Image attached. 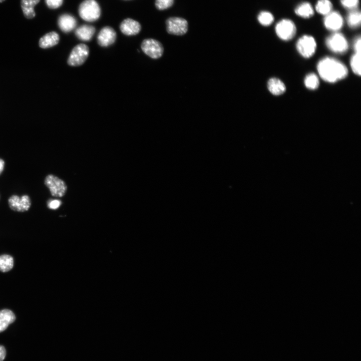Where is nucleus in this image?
I'll return each mask as SVG.
<instances>
[{"label":"nucleus","mask_w":361,"mask_h":361,"mask_svg":"<svg viewBox=\"0 0 361 361\" xmlns=\"http://www.w3.org/2000/svg\"><path fill=\"white\" fill-rule=\"evenodd\" d=\"M6 356V350L5 347L0 345V361H3Z\"/></svg>","instance_id":"32"},{"label":"nucleus","mask_w":361,"mask_h":361,"mask_svg":"<svg viewBox=\"0 0 361 361\" xmlns=\"http://www.w3.org/2000/svg\"><path fill=\"white\" fill-rule=\"evenodd\" d=\"M78 14L83 20L93 22L100 18L101 8L95 0H84L79 6Z\"/></svg>","instance_id":"2"},{"label":"nucleus","mask_w":361,"mask_h":361,"mask_svg":"<svg viewBox=\"0 0 361 361\" xmlns=\"http://www.w3.org/2000/svg\"><path fill=\"white\" fill-rule=\"evenodd\" d=\"M10 208L16 212H25L29 210L31 206V200L28 195H24L21 197L12 195L8 199Z\"/></svg>","instance_id":"10"},{"label":"nucleus","mask_w":361,"mask_h":361,"mask_svg":"<svg viewBox=\"0 0 361 361\" xmlns=\"http://www.w3.org/2000/svg\"><path fill=\"white\" fill-rule=\"evenodd\" d=\"M317 69L321 77L330 83H335L345 78L348 73L344 64L331 57L321 60L318 64Z\"/></svg>","instance_id":"1"},{"label":"nucleus","mask_w":361,"mask_h":361,"mask_svg":"<svg viewBox=\"0 0 361 361\" xmlns=\"http://www.w3.org/2000/svg\"><path fill=\"white\" fill-rule=\"evenodd\" d=\"M324 24L328 30L338 32L344 25V19L341 14L338 11H332L325 16Z\"/></svg>","instance_id":"11"},{"label":"nucleus","mask_w":361,"mask_h":361,"mask_svg":"<svg viewBox=\"0 0 361 361\" xmlns=\"http://www.w3.org/2000/svg\"><path fill=\"white\" fill-rule=\"evenodd\" d=\"M361 37L359 36L355 39V41L354 43V48L355 53H361Z\"/></svg>","instance_id":"31"},{"label":"nucleus","mask_w":361,"mask_h":361,"mask_svg":"<svg viewBox=\"0 0 361 361\" xmlns=\"http://www.w3.org/2000/svg\"><path fill=\"white\" fill-rule=\"evenodd\" d=\"M327 47L332 52L338 54L345 53L349 45L346 37L342 33L334 32L326 40Z\"/></svg>","instance_id":"3"},{"label":"nucleus","mask_w":361,"mask_h":361,"mask_svg":"<svg viewBox=\"0 0 361 361\" xmlns=\"http://www.w3.org/2000/svg\"><path fill=\"white\" fill-rule=\"evenodd\" d=\"M275 30L278 36L284 41L292 39L297 33L295 24L288 19H284L279 21L276 26Z\"/></svg>","instance_id":"6"},{"label":"nucleus","mask_w":361,"mask_h":361,"mask_svg":"<svg viewBox=\"0 0 361 361\" xmlns=\"http://www.w3.org/2000/svg\"><path fill=\"white\" fill-rule=\"evenodd\" d=\"M44 184L53 197H62L66 193L67 186L65 182L57 176L52 174L47 175L44 180Z\"/></svg>","instance_id":"4"},{"label":"nucleus","mask_w":361,"mask_h":361,"mask_svg":"<svg viewBox=\"0 0 361 361\" xmlns=\"http://www.w3.org/2000/svg\"><path fill=\"white\" fill-rule=\"evenodd\" d=\"M15 320V315L11 310L4 309L0 311V333L5 331Z\"/></svg>","instance_id":"18"},{"label":"nucleus","mask_w":361,"mask_h":361,"mask_svg":"<svg viewBox=\"0 0 361 361\" xmlns=\"http://www.w3.org/2000/svg\"><path fill=\"white\" fill-rule=\"evenodd\" d=\"M295 13L303 18H310L314 15V10L311 3L307 2L300 4L295 10Z\"/></svg>","instance_id":"20"},{"label":"nucleus","mask_w":361,"mask_h":361,"mask_svg":"<svg viewBox=\"0 0 361 361\" xmlns=\"http://www.w3.org/2000/svg\"><path fill=\"white\" fill-rule=\"evenodd\" d=\"M351 67L356 74L360 76L361 71V53H355L350 61Z\"/></svg>","instance_id":"26"},{"label":"nucleus","mask_w":361,"mask_h":361,"mask_svg":"<svg viewBox=\"0 0 361 361\" xmlns=\"http://www.w3.org/2000/svg\"><path fill=\"white\" fill-rule=\"evenodd\" d=\"M120 30L126 36H134L138 34L141 31L140 23L131 18L125 19L120 24Z\"/></svg>","instance_id":"14"},{"label":"nucleus","mask_w":361,"mask_h":361,"mask_svg":"<svg viewBox=\"0 0 361 361\" xmlns=\"http://www.w3.org/2000/svg\"><path fill=\"white\" fill-rule=\"evenodd\" d=\"M59 40V34L56 32L52 31L42 37L39 40V45L42 48H49L57 45Z\"/></svg>","instance_id":"17"},{"label":"nucleus","mask_w":361,"mask_h":361,"mask_svg":"<svg viewBox=\"0 0 361 361\" xmlns=\"http://www.w3.org/2000/svg\"><path fill=\"white\" fill-rule=\"evenodd\" d=\"M40 0H21L20 4L23 14L28 19H33L36 16L34 7Z\"/></svg>","instance_id":"15"},{"label":"nucleus","mask_w":361,"mask_h":361,"mask_svg":"<svg viewBox=\"0 0 361 361\" xmlns=\"http://www.w3.org/2000/svg\"><path fill=\"white\" fill-rule=\"evenodd\" d=\"M166 29L170 34L181 36L185 34L188 30V23L186 20L179 17H171L166 22Z\"/></svg>","instance_id":"8"},{"label":"nucleus","mask_w":361,"mask_h":361,"mask_svg":"<svg viewBox=\"0 0 361 361\" xmlns=\"http://www.w3.org/2000/svg\"><path fill=\"white\" fill-rule=\"evenodd\" d=\"M14 266L13 258L9 255L0 256V272L6 273L11 271Z\"/></svg>","instance_id":"23"},{"label":"nucleus","mask_w":361,"mask_h":361,"mask_svg":"<svg viewBox=\"0 0 361 361\" xmlns=\"http://www.w3.org/2000/svg\"><path fill=\"white\" fill-rule=\"evenodd\" d=\"M61 203L59 200H49L47 202V207L50 209L56 210L60 207Z\"/></svg>","instance_id":"30"},{"label":"nucleus","mask_w":361,"mask_h":361,"mask_svg":"<svg viewBox=\"0 0 361 361\" xmlns=\"http://www.w3.org/2000/svg\"><path fill=\"white\" fill-rule=\"evenodd\" d=\"M5 1H6V0H0V3H3Z\"/></svg>","instance_id":"34"},{"label":"nucleus","mask_w":361,"mask_h":361,"mask_svg":"<svg viewBox=\"0 0 361 361\" xmlns=\"http://www.w3.org/2000/svg\"><path fill=\"white\" fill-rule=\"evenodd\" d=\"M333 6L330 0H319L316 10L319 14L326 16L333 11Z\"/></svg>","instance_id":"22"},{"label":"nucleus","mask_w":361,"mask_h":361,"mask_svg":"<svg viewBox=\"0 0 361 361\" xmlns=\"http://www.w3.org/2000/svg\"><path fill=\"white\" fill-rule=\"evenodd\" d=\"M317 43L312 36L304 35L297 43V49L299 53L305 58L312 57L316 52Z\"/></svg>","instance_id":"7"},{"label":"nucleus","mask_w":361,"mask_h":361,"mask_svg":"<svg viewBox=\"0 0 361 361\" xmlns=\"http://www.w3.org/2000/svg\"><path fill=\"white\" fill-rule=\"evenodd\" d=\"M95 33V27L89 25H82L77 28L75 31L76 37L83 41H90Z\"/></svg>","instance_id":"16"},{"label":"nucleus","mask_w":361,"mask_h":361,"mask_svg":"<svg viewBox=\"0 0 361 361\" xmlns=\"http://www.w3.org/2000/svg\"><path fill=\"white\" fill-rule=\"evenodd\" d=\"M4 168L5 161L3 159L0 158V175H1L3 173L4 170Z\"/></svg>","instance_id":"33"},{"label":"nucleus","mask_w":361,"mask_h":361,"mask_svg":"<svg viewBox=\"0 0 361 361\" xmlns=\"http://www.w3.org/2000/svg\"><path fill=\"white\" fill-rule=\"evenodd\" d=\"M57 23L59 28L63 32L68 33L75 29L77 20L71 14H63L59 17Z\"/></svg>","instance_id":"13"},{"label":"nucleus","mask_w":361,"mask_h":361,"mask_svg":"<svg viewBox=\"0 0 361 361\" xmlns=\"http://www.w3.org/2000/svg\"><path fill=\"white\" fill-rule=\"evenodd\" d=\"M269 91L275 95H280L285 92L286 87L285 83L277 78L270 79L268 83Z\"/></svg>","instance_id":"19"},{"label":"nucleus","mask_w":361,"mask_h":361,"mask_svg":"<svg viewBox=\"0 0 361 361\" xmlns=\"http://www.w3.org/2000/svg\"><path fill=\"white\" fill-rule=\"evenodd\" d=\"M174 2V0H156L155 6L159 10H164L171 7Z\"/></svg>","instance_id":"28"},{"label":"nucleus","mask_w":361,"mask_h":361,"mask_svg":"<svg viewBox=\"0 0 361 361\" xmlns=\"http://www.w3.org/2000/svg\"><path fill=\"white\" fill-rule=\"evenodd\" d=\"M142 51L153 59L161 57L164 53V47L158 40L153 39H145L141 44Z\"/></svg>","instance_id":"9"},{"label":"nucleus","mask_w":361,"mask_h":361,"mask_svg":"<svg viewBox=\"0 0 361 361\" xmlns=\"http://www.w3.org/2000/svg\"><path fill=\"white\" fill-rule=\"evenodd\" d=\"M342 6L350 11L357 9L359 5V0H340Z\"/></svg>","instance_id":"27"},{"label":"nucleus","mask_w":361,"mask_h":361,"mask_svg":"<svg viewBox=\"0 0 361 361\" xmlns=\"http://www.w3.org/2000/svg\"><path fill=\"white\" fill-rule=\"evenodd\" d=\"M348 26L352 29L358 28L361 25V14L358 9L351 10L347 17Z\"/></svg>","instance_id":"21"},{"label":"nucleus","mask_w":361,"mask_h":361,"mask_svg":"<svg viewBox=\"0 0 361 361\" xmlns=\"http://www.w3.org/2000/svg\"><path fill=\"white\" fill-rule=\"evenodd\" d=\"M116 33L109 26L102 28L97 35V43L101 47H106L114 43L116 39Z\"/></svg>","instance_id":"12"},{"label":"nucleus","mask_w":361,"mask_h":361,"mask_svg":"<svg viewBox=\"0 0 361 361\" xmlns=\"http://www.w3.org/2000/svg\"><path fill=\"white\" fill-rule=\"evenodd\" d=\"M305 84L306 87L309 89H316L319 85L318 77L314 73L308 74L305 78Z\"/></svg>","instance_id":"25"},{"label":"nucleus","mask_w":361,"mask_h":361,"mask_svg":"<svg viewBox=\"0 0 361 361\" xmlns=\"http://www.w3.org/2000/svg\"><path fill=\"white\" fill-rule=\"evenodd\" d=\"M258 19L260 23L264 26L271 25L274 21V16L270 12L262 11L258 15Z\"/></svg>","instance_id":"24"},{"label":"nucleus","mask_w":361,"mask_h":361,"mask_svg":"<svg viewBox=\"0 0 361 361\" xmlns=\"http://www.w3.org/2000/svg\"><path fill=\"white\" fill-rule=\"evenodd\" d=\"M89 54V47L84 44H79L75 46L72 50L67 63L69 65L78 67L83 64Z\"/></svg>","instance_id":"5"},{"label":"nucleus","mask_w":361,"mask_h":361,"mask_svg":"<svg viewBox=\"0 0 361 361\" xmlns=\"http://www.w3.org/2000/svg\"><path fill=\"white\" fill-rule=\"evenodd\" d=\"M45 2L49 9H56L62 5L63 0H45Z\"/></svg>","instance_id":"29"}]
</instances>
